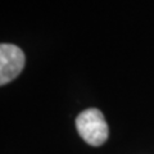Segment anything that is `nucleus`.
I'll return each instance as SVG.
<instances>
[{"instance_id": "f03ea898", "label": "nucleus", "mask_w": 154, "mask_h": 154, "mask_svg": "<svg viewBox=\"0 0 154 154\" xmlns=\"http://www.w3.org/2000/svg\"><path fill=\"white\" fill-rule=\"evenodd\" d=\"M26 58L18 46L12 44L0 45V84L5 85L19 76L25 67Z\"/></svg>"}, {"instance_id": "f257e3e1", "label": "nucleus", "mask_w": 154, "mask_h": 154, "mask_svg": "<svg viewBox=\"0 0 154 154\" xmlns=\"http://www.w3.org/2000/svg\"><path fill=\"white\" fill-rule=\"evenodd\" d=\"M76 127L80 136L93 146H100L108 139V125L100 110L95 108L81 112L76 118Z\"/></svg>"}]
</instances>
